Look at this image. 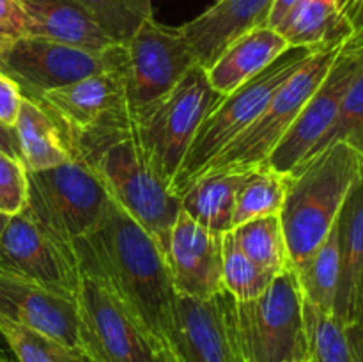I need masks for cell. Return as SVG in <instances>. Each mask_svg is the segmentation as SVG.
<instances>
[{
  "instance_id": "6da1fadb",
  "label": "cell",
  "mask_w": 363,
  "mask_h": 362,
  "mask_svg": "<svg viewBox=\"0 0 363 362\" xmlns=\"http://www.w3.org/2000/svg\"><path fill=\"white\" fill-rule=\"evenodd\" d=\"M73 248L80 273L99 280L156 346L165 344L177 293L156 238L112 199L101 222Z\"/></svg>"
},
{
  "instance_id": "7a4b0ae2",
  "label": "cell",
  "mask_w": 363,
  "mask_h": 362,
  "mask_svg": "<svg viewBox=\"0 0 363 362\" xmlns=\"http://www.w3.org/2000/svg\"><path fill=\"white\" fill-rule=\"evenodd\" d=\"M69 146L73 156L98 174L110 197L156 238L167 256L181 201L149 163L135 121L130 126L71 137Z\"/></svg>"
},
{
  "instance_id": "3957f363",
  "label": "cell",
  "mask_w": 363,
  "mask_h": 362,
  "mask_svg": "<svg viewBox=\"0 0 363 362\" xmlns=\"http://www.w3.org/2000/svg\"><path fill=\"white\" fill-rule=\"evenodd\" d=\"M362 176L363 156L344 142L328 146L289 174L280 220L293 268L325 241Z\"/></svg>"
},
{
  "instance_id": "277c9868",
  "label": "cell",
  "mask_w": 363,
  "mask_h": 362,
  "mask_svg": "<svg viewBox=\"0 0 363 362\" xmlns=\"http://www.w3.org/2000/svg\"><path fill=\"white\" fill-rule=\"evenodd\" d=\"M315 48L319 46H291L257 77L222 96L195 133L170 187V194L181 197V194L201 176L206 165L257 119L277 89L315 52Z\"/></svg>"
},
{
  "instance_id": "5b68a950",
  "label": "cell",
  "mask_w": 363,
  "mask_h": 362,
  "mask_svg": "<svg viewBox=\"0 0 363 362\" xmlns=\"http://www.w3.org/2000/svg\"><path fill=\"white\" fill-rule=\"evenodd\" d=\"M220 99L206 67L195 64L176 87L135 116L142 149L169 190L195 133Z\"/></svg>"
},
{
  "instance_id": "8992f818",
  "label": "cell",
  "mask_w": 363,
  "mask_h": 362,
  "mask_svg": "<svg viewBox=\"0 0 363 362\" xmlns=\"http://www.w3.org/2000/svg\"><path fill=\"white\" fill-rule=\"evenodd\" d=\"M110 202L112 197L98 174L77 156L53 169L28 172L25 208L69 247L101 222Z\"/></svg>"
},
{
  "instance_id": "52a82bcc",
  "label": "cell",
  "mask_w": 363,
  "mask_h": 362,
  "mask_svg": "<svg viewBox=\"0 0 363 362\" xmlns=\"http://www.w3.org/2000/svg\"><path fill=\"white\" fill-rule=\"evenodd\" d=\"M344 43L346 39L315 48V52L277 89L257 119L209 162L202 174L227 167L252 169L268 162L273 149L332 70Z\"/></svg>"
},
{
  "instance_id": "ba28073f",
  "label": "cell",
  "mask_w": 363,
  "mask_h": 362,
  "mask_svg": "<svg viewBox=\"0 0 363 362\" xmlns=\"http://www.w3.org/2000/svg\"><path fill=\"white\" fill-rule=\"evenodd\" d=\"M236 312L247 362L308 358L305 298L294 268L275 275L259 297L236 302Z\"/></svg>"
},
{
  "instance_id": "9c48e42d",
  "label": "cell",
  "mask_w": 363,
  "mask_h": 362,
  "mask_svg": "<svg viewBox=\"0 0 363 362\" xmlns=\"http://www.w3.org/2000/svg\"><path fill=\"white\" fill-rule=\"evenodd\" d=\"M106 57L108 70L38 98L62 124L67 141L89 131L130 126L135 121L124 82V45L113 43L106 48Z\"/></svg>"
},
{
  "instance_id": "30bf717a",
  "label": "cell",
  "mask_w": 363,
  "mask_h": 362,
  "mask_svg": "<svg viewBox=\"0 0 363 362\" xmlns=\"http://www.w3.org/2000/svg\"><path fill=\"white\" fill-rule=\"evenodd\" d=\"M165 346L177 362H247L236 298L225 290L211 298L177 295Z\"/></svg>"
},
{
  "instance_id": "8fae6325",
  "label": "cell",
  "mask_w": 363,
  "mask_h": 362,
  "mask_svg": "<svg viewBox=\"0 0 363 362\" xmlns=\"http://www.w3.org/2000/svg\"><path fill=\"white\" fill-rule=\"evenodd\" d=\"M124 82L133 116L165 96L197 62L179 27L149 18L124 43Z\"/></svg>"
},
{
  "instance_id": "7c38bea8",
  "label": "cell",
  "mask_w": 363,
  "mask_h": 362,
  "mask_svg": "<svg viewBox=\"0 0 363 362\" xmlns=\"http://www.w3.org/2000/svg\"><path fill=\"white\" fill-rule=\"evenodd\" d=\"M0 272L32 280L50 291L77 298L80 287L74 248L57 240L27 208L11 215L0 234Z\"/></svg>"
},
{
  "instance_id": "4fadbf2b",
  "label": "cell",
  "mask_w": 363,
  "mask_h": 362,
  "mask_svg": "<svg viewBox=\"0 0 363 362\" xmlns=\"http://www.w3.org/2000/svg\"><path fill=\"white\" fill-rule=\"evenodd\" d=\"M363 71V43L351 38L340 48L332 70L307 105L294 119L282 141L268 158V165L282 174H291L305 162L312 149L335 121L347 91Z\"/></svg>"
},
{
  "instance_id": "5bb4252c",
  "label": "cell",
  "mask_w": 363,
  "mask_h": 362,
  "mask_svg": "<svg viewBox=\"0 0 363 362\" xmlns=\"http://www.w3.org/2000/svg\"><path fill=\"white\" fill-rule=\"evenodd\" d=\"M0 70L20 85L25 96L38 99L45 92L108 70V57L106 50L94 53L50 39L23 35L11 43Z\"/></svg>"
},
{
  "instance_id": "9a60e30c",
  "label": "cell",
  "mask_w": 363,
  "mask_h": 362,
  "mask_svg": "<svg viewBox=\"0 0 363 362\" xmlns=\"http://www.w3.org/2000/svg\"><path fill=\"white\" fill-rule=\"evenodd\" d=\"M80 336L108 362H155L156 344L124 305L94 277L80 273Z\"/></svg>"
},
{
  "instance_id": "2e32d148",
  "label": "cell",
  "mask_w": 363,
  "mask_h": 362,
  "mask_svg": "<svg viewBox=\"0 0 363 362\" xmlns=\"http://www.w3.org/2000/svg\"><path fill=\"white\" fill-rule=\"evenodd\" d=\"M0 316L80 350L77 298L64 297L32 280L0 272Z\"/></svg>"
},
{
  "instance_id": "e0dca14e",
  "label": "cell",
  "mask_w": 363,
  "mask_h": 362,
  "mask_svg": "<svg viewBox=\"0 0 363 362\" xmlns=\"http://www.w3.org/2000/svg\"><path fill=\"white\" fill-rule=\"evenodd\" d=\"M222 236L179 209L169 238V263L176 293L190 298H211L222 293Z\"/></svg>"
},
{
  "instance_id": "ac0fdd59",
  "label": "cell",
  "mask_w": 363,
  "mask_h": 362,
  "mask_svg": "<svg viewBox=\"0 0 363 362\" xmlns=\"http://www.w3.org/2000/svg\"><path fill=\"white\" fill-rule=\"evenodd\" d=\"M273 2L275 0H216L179 28L197 62L208 70L234 39L252 28L268 25Z\"/></svg>"
},
{
  "instance_id": "d6986e66",
  "label": "cell",
  "mask_w": 363,
  "mask_h": 362,
  "mask_svg": "<svg viewBox=\"0 0 363 362\" xmlns=\"http://www.w3.org/2000/svg\"><path fill=\"white\" fill-rule=\"evenodd\" d=\"M28 21L27 35L99 53L113 45L80 0H18Z\"/></svg>"
},
{
  "instance_id": "ffe728a7",
  "label": "cell",
  "mask_w": 363,
  "mask_h": 362,
  "mask_svg": "<svg viewBox=\"0 0 363 362\" xmlns=\"http://www.w3.org/2000/svg\"><path fill=\"white\" fill-rule=\"evenodd\" d=\"M289 48L287 39L277 28L269 25L252 28L234 39L206 70L209 84L222 96L229 94L245 82L257 77Z\"/></svg>"
},
{
  "instance_id": "44dd1931",
  "label": "cell",
  "mask_w": 363,
  "mask_h": 362,
  "mask_svg": "<svg viewBox=\"0 0 363 362\" xmlns=\"http://www.w3.org/2000/svg\"><path fill=\"white\" fill-rule=\"evenodd\" d=\"M14 131L20 158L28 172L53 169L73 158V149L62 124L30 96L23 94Z\"/></svg>"
},
{
  "instance_id": "7402d4cb",
  "label": "cell",
  "mask_w": 363,
  "mask_h": 362,
  "mask_svg": "<svg viewBox=\"0 0 363 362\" xmlns=\"http://www.w3.org/2000/svg\"><path fill=\"white\" fill-rule=\"evenodd\" d=\"M340 279L333 314L347 325L353 319L363 280V176L347 195L339 222Z\"/></svg>"
},
{
  "instance_id": "603a6c76",
  "label": "cell",
  "mask_w": 363,
  "mask_h": 362,
  "mask_svg": "<svg viewBox=\"0 0 363 362\" xmlns=\"http://www.w3.org/2000/svg\"><path fill=\"white\" fill-rule=\"evenodd\" d=\"M248 170L236 167L208 170L181 194V209L213 233L233 231L238 188Z\"/></svg>"
},
{
  "instance_id": "cb8c5ba5",
  "label": "cell",
  "mask_w": 363,
  "mask_h": 362,
  "mask_svg": "<svg viewBox=\"0 0 363 362\" xmlns=\"http://www.w3.org/2000/svg\"><path fill=\"white\" fill-rule=\"evenodd\" d=\"M277 31L291 46H321L351 35L350 23L337 9V0H301Z\"/></svg>"
},
{
  "instance_id": "d4e9b609",
  "label": "cell",
  "mask_w": 363,
  "mask_h": 362,
  "mask_svg": "<svg viewBox=\"0 0 363 362\" xmlns=\"http://www.w3.org/2000/svg\"><path fill=\"white\" fill-rule=\"evenodd\" d=\"M339 222V220H337ZM301 293L307 304L325 312L335 311L337 290L340 279V248L337 224L314 254L301 266L294 268Z\"/></svg>"
},
{
  "instance_id": "484cf974",
  "label": "cell",
  "mask_w": 363,
  "mask_h": 362,
  "mask_svg": "<svg viewBox=\"0 0 363 362\" xmlns=\"http://www.w3.org/2000/svg\"><path fill=\"white\" fill-rule=\"evenodd\" d=\"M287 185L289 174L277 172L268 163L248 170L238 188L233 226L236 227L261 216L280 215L286 201Z\"/></svg>"
},
{
  "instance_id": "4316f807",
  "label": "cell",
  "mask_w": 363,
  "mask_h": 362,
  "mask_svg": "<svg viewBox=\"0 0 363 362\" xmlns=\"http://www.w3.org/2000/svg\"><path fill=\"white\" fill-rule=\"evenodd\" d=\"M241 251L261 268L279 273L293 268L280 215L248 220L233 229Z\"/></svg>"
},
{
  "instance_id": "83f0119b",
  "label": "cell",
  "mask_w": 363,
  "mask_h": 362,
  "mask_svg": "<svg viewBox=\"0 0 363 362\" xmlns=\"http://www.w3.org/2000/svg\"><path fill=\"white\" fill-rule=\"evenodd\" d=\"M305 327L311 362H360L346 325L333 312L305 302Z\"/></svg>"
},
{
  "instance_id": "f1b7e54d",
  "label": "cell",
  "mask_w": 363,
  "mask_h": 362,
  "mask_svg": "<svg viewBox=\"0 0 363 362\" xmlns=\"http://www.w3.org/2000/svg\"><path fill=\"white\" fill-rule=\"evenodd\" d=\"M222 277L223 287L236 302L259 297L275 279V273L255 265L238 243L233 231L222 236Z\"/></svg>"
},
{
  "instance_id": "f546056e",
  "label": "cell",
  "mask_w": 363,
  "mask_h": 362,
  "mask_svg": "<svg viewBox=\"0 0 363 362\" xmlns=\"http://www.w3.org/2000/svg\"><path fill=\"white\" fill-rule=\"evenodd\" d=\"M0 336L16 362H84L80 350L0 316Z\"/></svg>"
},
{
  "instance_id": "4dcf8cb0",
  "label": "cell",
  "mask_w": 363,
  "mask_h": 362,
  "mask_svg": "<svg viewBox=\"0 0 363 362\" xmlns=\"http://www.w3.org/2000/svg\"><path fill=\"white\" fill-rule=\"evenodd\" d=\"M113 43L124 45L155 16L152 0H80Z\"/></svg>"
},
{
  "instance_id": "1f68e13d",
  "label": "cell",
  "mask_w": 363,
  "mask_h": 362,
  "mask_svg": "<svg viewBox=\"0 0 363 362\" xmlns=\"http://www.w3.org/2000/svg\"><path fill=\"white\" fill-rule=\"evenodd\" d=\"M335 142H344V144L351 146L363 156V71L358 75V78L347 91L342 106H340L330 130L323 135V138L312 149L311 155L305 158V162L311 160L312 156L319 155L323 149L335 144Z\"/></svg>"
},
{
  "instance_id": "d6a6232c",
  "label": "cell",
  "mask_w": 363,
  "mask_h": 362,
  "mask_svg": "<svg viewBox=\"0 0 363 362\" xmlns=\"http://www.w3.org/2000/svg\"><path fill=\"white\" fill-rule=\"evenodd\" d=\"M28 172L23 162L0 151V213L11 216L27 204Z\"/></svg>"
},
{
  "instance_id": "836d02e7",
  "label": "cell",
  "mask_w": 363,
  "mask_h": 362,
  "mask_svg": "<svg viewBox=\"0 0 363 362\" xmlns=\"http://www.w3.org/2000/svg\"><path fill=\"white\" fill-rule=\"evenodd\" d=\"M23 92L21 87L0 70V123L7 128H14L20 114Z\"/></svg>"
},
{
  "instance_id": "e575fe53",
  "label": "cell",
  "mask_w": 363,
  "mask_h": 362,
  "mask_svg": "<svg viewBox=\"0 0 363 362\" xmlns=\"http://www.w3.org/2000/svg\"><path fill=\"white\" fill-rule=\"evenodd\" d=\"M0 32L13 39L27 35L28 21L18 0H0Z\"/></svg>"
},
{
  "instance_id": "d590c367",
  "label": "cell",
  "mask_w": 363,
  "mask_h": 362,
  "mask_svg": "<svg viewBox=\"0 0 363 362\" xmlns=\"http://www.w3.org/2000/svg\"><path fill=\"white\" fill-rule=\"evenodd\" d=\"M346 329L358 358H360V362H363V280L360 286V293H358V302L357 307H354L353 319L347 323Z\"/></svg>"
},
{
  "instance_id": "8d00e7d4",
  "label": "cell",
  "mask_w": 363,
  "mask_h": 362,
  "mask_svg": "<svg viewBox=\"0 0 363 362\" xmlns=\"http://www.w3.org/2000/svg\"><path fill=\"white\" fill-rule=\"evenodd\" d=\"M300 2L301 0H275L272 7V13H269V18H268L269 27L273 28L279 27L280 21H282L284 18H286L287 14H289Z\"/></svg>"
},
{
  "instance_id": "74e56055",
  "label": "cell",
  "mask_w": 363,
  "mask_h": 362,
  "mask_svg": "<svg viewBox=\"0 0 363 362\" xmlns=\"http://www.w3.org/2000/svg\"><path fill=\"white\" fill-rule=\"evenodd\" d=\"M351 35L350 38L357 43H363V0H358L351 13L347 14Z\"/></svg>"
},
{
  "instance_id": "f35d334b",
  "label": "cell",
  "mask_w": 363,
  "mask_h": 362,
  "mask_svg": "<svg viewBox=\"0 0 363 362\" xmlns=\"http://www.w3.org/2000/svg\"><path fill=\"white\" fill-rule=\"evenodd\" d=\"M0 151L7 153V155L20 158V148H18V138L14 128H7L0 123Z\"/></svg>"
},
{
  "instance_id": "ab89813d",
  "label": "cell",
  "mask_w": 363,
  "mask_h": 362,
  "mask_svg": "<svg viewBox=\"0 0 363 362\" xmlns=\"http://www.w3.org/2000/svg\"><path fill=\"white\" fill-rule=\"evenodd\" d=\"M82 337V343H80V351H82V357H84V362H108L101 353H99L98 348L87 339V337L80 336Z\"/></svg>"
},
{
  "instance_id": "60d3db41",
  "label": "cell",
  "mask_w": 363,
  "mask_h": 362,
  "mask_svg": "<svg viewBox=\"0 0 363 362\" xmlns=\"http://www.w3.org/2000/svg\"><path fill=\"white\" fill-rule=\"evenodd\" d=\"M155 362H177L176 357L172 355V351L162 344V346L156 348V353H155Z\"/></svg>"
},
{
  "instance_id": "b9f144b4",
  "label": "cell",
  "mask_w": 363,
  "mask_h": 362,
  "mask_svg": "<svg viewBox=\"0 0 363 362\" xmlns=\"http://www.w3.org/2000/svg\"><path fill=\"white\" fill-rule=\"evenodd\" d=\"M357 2L358 0H337V9H339V13L347 20V14L351 13V9H353Z\"/></svg>"
},
{
  "instance_id": "7bdbcfd3",
  "label": "cell",
  "mask_w": 363,
  "mask_h": 362,
  "mask_svg": "<svg viewBox=\"0 0 363 362\" xmlns=\"http://www.w3.org/2000/svg\"><path fill=\"white\" fill-rule=\"evenodd\" d=\"M13 41H14L13 38H9V35H6V34H2V32H0V64H2L4 53L7 52V48H9V45Z\"/></svg>"
},
{
  "instance_id": "ee69618b",
  "label": "cell",
  "mask_w": 363,
  "mask_h": 362,
  "mask_svg": "<svg viewBox=\"0 0 363 362\" xmlns=\"http://www.w3.org/2000/svg\"><path fill=\"white\" fill-rule=\"evenodd\" d=\"M0 362H16V361H13V358H11L6 351L0 350Z\"/></svg>"
},
{
  "instance_id": "f6af8a7d",
  "label": "cell",
  "mask_w": 363,
  "mask_h": 362,
  "mask_svg": "<svg viewBox=\"0 0 363 362\" xmlns=\"http://www.w3.org/2000/svg\"><path fill=\"white\" fill-rule=\"evenodd\" d=\"M7 219H9V216H7V215H4V213H0V234H2V231H4V226H6Z\"/></svg>"
},
{
  "instance_id": "bcb514c9",
  "label": "cell",
  "mask_w": 363,
  "mask_h": 362,
  "mask_svg": "<svg viewBox=\"0 0 363 362\" xmlns=\"http://www.w3.org/2000/svg\"><path fill=\"white\" fill-rule=\"evenodd\" d=\"M291 362H311L308 358H298V361H291Z\"/></svg>"
}]
</instances>
